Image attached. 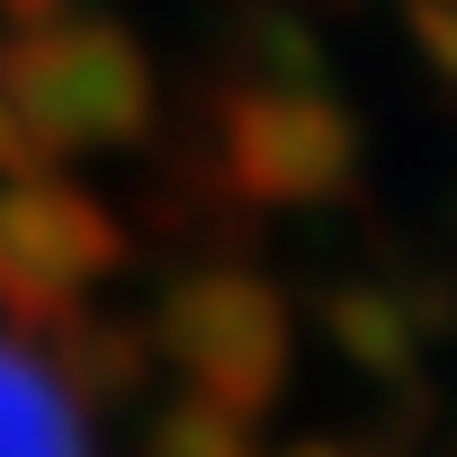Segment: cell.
Segmentation results:
<instances>
[{
  "instance_id": "1",
  "label": "cell",
  "mask_w": 457,
  "mask_h": 457,
  "mask_svg": "<svg viewBox=\"0 0 457 457\" xmlns=\"http://www.w3.org/2000/svg\"><path fill=\"white\" fill-rule=\"evenodd\" d=\"M0 457H72L63 448V430H54V412L0 368Z\"/></svg>"
}]
</instances>
